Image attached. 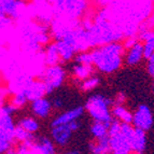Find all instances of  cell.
<instances>
[{
	"mask_svg": "<svg viewBox=\"0 0 154 154\" xmlns=\"http://www.w3.org/2000/svg\"><path fill=\"white\" fill-rule=\"evenodd\" d=\"M94 68L105 73L118 70L123 63L125 48L121 42H111L90 51Z\"/></svg>",
	"mask_w": 154,
	"mask_h": 154,
	"instance_id": "cell-1",
	"label": "cell"
},
{
	"mask_svg": "<svg viewBox=\"0 0 154 154\" xmlns=\"http://www.w3.org/2000/svg\"><path fill=\"white\" fill-rule=\"evenodd\" d=\"M134 127L131 124L120 123L116 120L111 121L109 125V144H110V154H129L131 150V137H133Z\"/></svg>",
	"mask_w": 154,
	"mask_h": 154,
	"instance_id": "cell-2",
	"label": "cell"
},
{
	"mask_svg": "<svg viewBox=\"0 0 154 154\" xmlns=\"http://www.w3.org/2000/svg\"><path fill=\"white\" fill-rule=\"evenodd\" d=\"M112 101L103 95H93L88 99L84 109L94 122L110 123L112 121Z\"/></svg>",
	"mask_w": 154,
	"mask_h": 154,
	"instance_id": "cell-3",
	"label": "cell"
},
{
	"mask_svg": "<svg viewBox=\"0 0 154 154\" xmlns=\"http://www.w3.org/2000/svg\"><path fill=\"white\" fill-rule=\"evenodd\" d=\"M20 92H23L27 99L31 101L45 97L46 94H49L48 88L40 79H26L20 86Z\"/></svg>",
	"mask_w": 154,
	"mask_h": 154,
	"instance_id": "cell-4",
	"label": "cell"
},
{
	"mask_svg": "<svg viewBox=\"0 0 154 154\" xmlns=\"http://www.w3.org/2000/svg\"><path fill=\"white\" fill-rule=\"evenodd\" d=\"M65 77H66V73H65L64 69L59 65H56V66L46 67L40 80L45 84V86L49 90V93H51L53 90L62 85Z\"/></svg>",
	"mask_w": 154,
	"mask_h": 154,
	"instance_id": "cell-5",
	"label": "cell"
},
{
	"mask_svg": "<svg viewBox=\"0 0 154 154\" xmlns=\"http://www.w3.org/2000/svg\"><path fill=\"white\" fill-rule=\"evenodd\" d=\"M131 125L137 129L146 131L153 125V116L150 108L146 105H140L133 113V123Z\"/></svg>",
	"mask_w": 154,
	"mask_h": 154,
	"instance_id": "cell-6",
	"label": "cell"
},
{
	"mask_svg": "<svg viewBox=\"0 0 154 154\" xmlns=\"http://www.w3.org/2000/svg\"><path fill=\"white\" fill-rule=\"evenodd\" d=\"M83 112H84V108L79 106V107H75V108L69 109V110L65 111V112L60 113L56 118L52 121L51 126H59V125H68L71 122L78 121L81 116H82Z\"/></svg>",
	"mask_w": 154,
	"mask_h": 154,
	"instance_id": "cell-7",
	"label": "cell"
},
{
	"mask_svg": "<svg viewBox=\"0 0 154 154\" xmlns=\"http://www.w3.org/2000/svg\"><path fill=\"white\" fill-rule=\"evenodd\" d=\"M142 58H144L143 48H142L140 40H137L135 43L127 48L125 55H124V60H125L126 65L134 66V65H137L138 63L141 62Z\"/></svg>",
	"mask_w": 154,
	"mask_h": 154,
	"instance_id": "cell-8",
	"label": "cell"
},
{
	"mask_svg": "<svg viewBox=\"0 0 154 154\" xmlns=\"http://www.w3.org/2000/svg\"><path fill=\"white\" fill-rule=\"evenodd\" d=\"M73 131L70 129L69 125H59L52 127L51 136L55 143L58 146H66L71 139V135Z\"/></svg>",
	"mask_w": 154,
	"mask_h": 154,
	"instance_id": "cell-9",
	"label": "cell"
},
{
	"mask_svg": "<svg viewBox=\"0 0 154 154\" xmlns=\"http://www.w3.org/2000/svg\"><path fill=\"white\" fill-rule=\"evenodd\" d=\"M52 110V103L48 98L43 97L31 101V111L35 116L44 119L49 116Z\"/></svg>",
	"mask_w": 154,
	"mask_h": 154,
	"instance_id": "cell-10",
	"label": "cell"
},
{
	"mask_svg": "<svg viewBox=\"0 0 154 154\" xmlns=\"http://www.w3.org/2000/svg\"><path fill=\"white\" fill-rule=\"evenodd\" d=\"M113 120H116L120 123L131 124L133 123V113L123 105H113L111 110Z\"/></svg>",
	"mask_w": 154,
	"mask_h": 154,
	"instance_id": "cell-11",
	"label": "cell"
},
{
	"mask_svg": "<svg viewBox=\"0 0 154 154\" xmlns=\"http://www.w3.org/2000/svg\"><path fill=\"white\" fill-rule=\"evenodd\" d=\"M94 69H95V68H94L93 65L79 64V63H77L75 66L72 67L71 75L75 80L82 82V81L86 80L88 78L92 77L93 72H94Z\"/></svg>",
	"mask_w": 154,
	"mask_h": 154,
	"instance_id": "cell-12",
	"label": "cell"
},
{
	"mask_svg": "<svg viewBox=\"0 0 154 154\" xmlns=\"http://www.w3.org/2000/svg\"><path fill=\"white\" fill-rule=\"evenodd\" d=\"M140 42L143 48L144 58H149L154 53V30H144L140 36Z\"/></svg>",
	"mask_w": 154,
	"mask_h": 154,
	"instance_id": "cell-13",
	"label": "cell"
},
{
	"mask_svg": "<svg viewBox=\"0 0 154 154\" xmlns=\"http://www.w3.org/2000/svg\"><path fill=\"white\" fill-rule=\"evenodd\" d=\"M55 44H56L57 51H58L59 57H60L62 60L71 59L77 53L75 50L73 49V46L68 41H66L65 39H58V41L55 42Z\"/></svg>",
	"mask_w": 154,
	"mask_h": 154,
	"instance_id": "cell-14",
	"label": "cell"
},
{
	"mask_svg": "<svg viewBox=\"0 0 154 154\" xmlns=\"http://www.w3.org/2000/svg\"><path fill=\"white\" fill-rule=\"evenodd\" d=\"M131 150L134 152H143L146 144V131L135 128L133 137H131Z\"/></svg>",
	"mask_w": 154,
	"mask_h": 154,
	"instance_id": "cell-15",
	"label": "cell"
},
{
	"mask_svg": "<svg viewBox=\"0 0 154 154\" xmlns=\"http://www.w3.org/2000/svg\"><path fill=\"white\" fill-rule=\"evenodd\" d=\"M90 150L93 154H110L109 137L101 139H95L91 142Z\"/></svg>",
	"mask_w": 154,
	"mask_h": 154,
	"instance_id": "cell-16",
	"label": "cell"
},
{
	"mask_svg": "<svg viewBox=\"0 0 154 154\" xmlns=\"http://www.w3.org/2000/svg\"><path fill=\"white\" fill-rule=\"evenodd\" d=\"M32 144L35 146V150L39 154H55L54 144L52 143L51 140L46 137H41L37 141L35 140Z\"/></svg>",
	"mask_w": 154,
	"mask_h": 154,
	"instance_id": "cell-17",
	"label": "cell"
},
{
	"mask_svg": "<svg viewBox=\"0 0 154 154\" xmlns=\"http://www.w3.org/2000/svg\"><path fill=\"white\" fill-rule=\"evenodd\" d=\"M111 123V122H110ZM110 123H103V122H94L91 126L93 137L95 139H101L108 137L109 125Z\"/></svg>",
	"mask_w": 154,
	"mask_h": 154,
	"instance_id": "cell-18",
	"label": "cell"
},
{
	"mask_svg": "<svg viewBox=\"0 0 154 154\" xmlns=\"http://www.w3.org/2000/svg\"><path fill=\"white\" fill-rule=\"evenodd\" d=\"M17 126H20L21 128H23L24 131L31 134V135H33V134L39 129L38 121H37L35 118H32V116H26V118H23L21 121L17 123Z\"/></svg>",
	"mask_w": 154,
	"mask_h": 154,
	"instance_id": "cell-19",
	"label": "cell"
},
{
	"mask_svg": "<svg viewBox=\"0 0 154 154\" xmlns=\"http://www.w3.org/2000/svg\"><path fill=\"white\" fill-rule=\"evenodd\" d=\"M27 97L25 96V94H24L23 92H16L14 95H13V97L11 98V100L9 101V103L7 106L9 107V109H10L11 111H14V110H17V109L22 108L24 105H25L26 103H27Z\"/></svg>",
	"mask_w": 154,
	"mask_h": 154,
	"instance_id": "cell-20",
	"label": "cell"
},
{
	"mask_svg": "<svg viewBox=\"0 0 154 154\" xmlns=\"http://www.w3.org/2000/svg\"><path fill=\"white\" fill-rule=\"evenodd\" d=\"M45 62L49 66H56V65L59 64V62H62L55 43H52L51 45L48 48V50H46Z\"/></svg>",
	"mask_w": 154,
	"mask_h": 154,
	"instance_id": "cell-21",
	"label": "cell"
},
{
	"mask_svg": "<svg viewBox=\"0 0 154 154\" xmlns=\"http://www.w3.org/2000/svg\"><path fill=\"white\" fill-rule=\"evenodd\" d=\"M98 84H99V78L92 75V77L82 81L80 84V88L83 92H90V91H93L95 88H97Z\"/></svg>",
	"mask_w": 154,
	"mask_h": 154,
	"instance_id": "cell-22",
	"label": "cell"
},
{
	"mask_svg": "<svg viewBox=\"0 0 154 154\" xmlns=\"http://www.w3.org/2000/svg\"><path fill=\"white\" fill-rule=\"evenodd\" d=\"M146 71L151 77L154 78V53L146 59Z\"/></svg>",
	"mask_w": 154,
	"mask_h": 154,
	"instance_id": "cell-23",
	"label": "cell"
},
{
	"mask_svg": "<svg viewBox=\"0 0 154 154\" xmlns=\"http://www.w3.org/2000/svg\"><path fill=\"white\" fill-rule=\"evenodd\" d=\"M68 125H69L70 129H71L72 131H78V129H79V127H80V123H79V121H73V122H71V123H70V124H68Z\"/></svg>",
	"mask_w": 154,
	"mask_h": 154,
	"instance_id": "cell-24",
	"label": "cell"
},
{
	"mask_svg": "<svg viewBox=\"0 0 154 154\" xmlns=\"http://www.w3.org/2000/svg\"><path fill=\"white\" fill-rule=\"evenodd\" d=\"M62 105H63L62 100L58 99V98L54 99V101H52V107H54V108H56V109L60 108V107H62Z\"/></svg>",
	"mask_w": 154,
	"mask_h": 154,
	"instance_id": "cell-25",
	"label": "cell"
},
{
	"mask_svg": "<svg viewBox=\"0 0 154 154\" xmlns=\"http://www.w3.org/2000/svg\"><path fill=\"white\" fill-rule=\"evenodd\" d=\"M66 154H80V153H79V151H70V152H68V153H66Z\"/></svg>",
	"mask_w": 154,
	"mask_h": 154,
	"instance_id": "cell-26",
	"label": "cell"
},
{
	"mask_svg": "<svg viewBox=\"0 0 154 154\" xmlns=\"http://www.w3.org/2000/svg\"><path fill=\"white\" fill-rule=\"evenodd\" d=\"M129 154H143L142 152H134V151H131Z\"/></svg>",
	"mask_w": 154,
	"mask_h": 154,
	"instance_id": "cell-27",
	"label": "cell"
}]
</instances>
